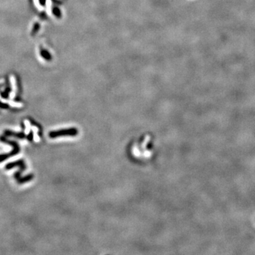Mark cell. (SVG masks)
Wrapping results in <instances>:
<instances>
[{
  "instance_id": "obj_9",
  "label": "cell",
  "mask_w": 255,
  "mask_h": 255,
  "mask_svg": "<svg viewBox=\"0 0 255 255\" xmlns=\"http://www.w3.org/2000/svg\"><path fill=\"white\" fill-rule=\"evenodd\" d=\"M34 132L33 131H30L28 135H26L27 140L29 141V142H32V141L34 140Z\"/></svg>"
},
{
  "instance_id": "obj_8",
  "label": "cell",
  "mask_w": 255,
  "mask_h": 255,
  "mask_svg": "<svg viewBox=\"0 0 255 255\" xmlns=\"http://www.w3.org/2000/svg\"><path fill=\"white\" fill-rule=\"evenodd\" d=\"M34 3L35 6H36V7L38 10L39 11L43 10V6H42L41 2H40V0H34Z\"/></svg>"
},
{
  "instance_id": "obj_7",
  "label": "cell",
  "mask_w": 255,
  "mask_h": 255,
  "mask_svg": "<svg viewBox=\"0 0 255 255\" xmlns=\"http://www.w3.org/2000/svg\"><path fill=\"white\" fill-rule=\"evenodd\" d=\"M45 7H47V14H50V13H52V8H51V2L50 1H49V0H46V1H45Z\"/></svg>"
},
{
  "instance_id": "obj_2",
  "label": "cell",
  "mask_w": 255,
  "mask_h": 255,
  "mask_svg": "<svg viewBox=\"0 0 255 255\" xmlns=\"http://www.w3.org/2000/svg\"><path fill=\"white\" fill-rule=\"evenodd\" d=\"M79 131L77 128H65V129L58 130V131H51L49 133V137L50 138H56V137L62 136H76L78 135Z\"/></svg>"
},
{
  "instance_id": "obj_1",
  "label": "cell",
  "mask_w": 255,
  "mask_h": 255,
  "mask_svg": "<svg viewBox=\"0 0 255 255\" xmlns=\"http://www.w3.org/2000/svg\"><path fill=\"white\" fill-rule=\"evenodd\" d=\"M0 141H1V142L6 143V144H8L13 147V150L9 153L0 154V163L7 160L9 157H12L15 155H17L18 154L20 153V151H21V148H20L19 143L15 140H9V139L7 138V136H5L4 135L0 136Z\"/></svg>"
},
{
  "instance_id": "obj_10",
  "label": "cell",
  "mask_w": 255,
  "mask_h": 255,
  "mask_svg": "<svg viewBox=\"0 0 255 255\" xmlns=\"http://www.w3.org/2000/svg\"><path fill=\"white\" fill-rule=\"evenodd\" d=\"M53 14H55L56 15H57L58 16H60V12L59 9H57L56 11H55V12H53Z\"/></svg>"
},
{
  "instance_id": "obj_5",
  "label": "cell",
  "mask_w": 255,
  "mask_h": 255,
  "mask_svg": "<svg viewBox=\"0 0 255 255\" xmlns=\"http://www.w3.org/2000/svg\"><path fill=\"white\" fill-rule=\"evenodd\" d=\"M34 174H27V175L24 176V177H21L16 181H17V182L19 183V184H25V183H27V182H29V181H31V180H32V179H34Z\"/></svg>"
},
{
  "instance_id": "obj_3",
  "label": "cell",
  "mask_w": 255,
  "mask_h": 255,
  "mask_svg": "<svg viewBox=\"0 0 255 255\" xmlns=\"http://www.w3.org/2000/svg\"><path fill=\"white\" fill-rule=\"evenodd\" d=\"M16 167H19V170L21 172H24L26 169L25 162L23 159H19V160L17 161H14V162L8 163V164L5 165V169H6L7 170H10L13 168Z\"/></svg>"
},
{
  "instance_id": "obj_4",
  "label": "cell",
  "mask_w": 255,
  "mask_h": 255,
  "mask_svg": "<svg viewBox=\"0 0 255 255\" xmlns=\"http://www.w3.org/2000/svg\"><path fill=\"white\" fill-rule=\"evenodd\" d=\"M4 134L7 137H14L17 139H19V140H23V139L26 138V135L23 132H18V133H16V132L9 131V130H7V131H4Z\"/></svg>"
},
{
  "instance_id": "obj_6",
  "label": "cell",
  "mask_w": 255,
  "mask_h": 255,
  "mask_svg": "<svg viewBox=\"0 0 255 255\" xmlns=\"http://www.w3.org/2000/svg\"><path fill=\"white\" fill-rule=\"evenodd\" d=\"M9 82L11 88H12V91L16 93V91H17V85H16V77L14 75H12L9 76Z\"/></svg>"
}]
</instances>
